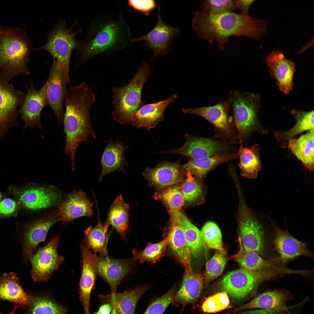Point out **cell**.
<instances>
[{
    "mask_svg": "<svg viewBox=\"0 0 314 314\" xmlns=\"http://www.w3.org/2000/svg\"><path fill=\"white\" fill-rule=\"evenodd\" d=\"M267 22L249 14L233 12L212 15L201 11L195 12L192 26L198 36L212 44L216 42L217 47L223 50L224 44L230 37L244 36L258 40L266 31Z\"/></svg>",
    "mask_w": 314,
    "mask_h": 314,
    "instance_id": "1",
    "label": "cell"
},
{
    "mask_svg": "<svg viewBox=\"0 0 314 314\" xmlns=\"http://www.w3.org/2000/svg\"><path fill=\"white\" fill-rule=\"evenodd\" d=\"M130 27L121 13H103L90 21L88 34L77 57L81 62L101 53L109 55L120 51L131 42Z\"/></svg>",
    "mask_w": 314,
    "mask_h": 314,
    "instance_id": "2",
    "label": "cell"
},
{
    "mask_svg": "<svg viewBox=\"0 0 314 314\" xmlns=\"http://www.w3.org/2000/svg\"><path fill=\"white\" fill-rule=\"evenodd\" d=\"M33 42L24 29L0 25V79L9 82L29 75L28 63Z\"/></svg>",
    "mask_w": 314,
    "mask_h": 314,
    "instance_id": "3",
    "label": "cell"
},
{
    "mask_svg": "<svg viewBox=\"0 0 314 314\" xmlns=\"http://www.w3.org/2000/svg\"><path fill=\"white\" fill-rule=\"evenodd\" d=\"M63 133L65 135L64 153L70 158L72 170H74L77 149L82 142L88 143L89 138H96L91 123V107L86 101L79 99L71 100L65 105Z\"/></svg>",
    "mask_w": 314,
    "mask_h": 314,
    "instance_id": "4",
    "label": "cell"
},
{
    "mask_svg": "<svg viewBox=\"0 0 314 314\" xmlns=\"http://www.w3.org/2000/svg\"><path fill=\"white\" fill-rule=\"evenodd\" d=\"M152 70L149 64L143 62L128 84L113 89L114 110L112 114L119 124H130L133 115L143 105L141 101L142 91Z\"/></svg>",
    "mask_w": 314,
    "mask_h": 314,
    "instance_id": "5",
    "label": "cell"
},
{
    "mask_svg": "<svg viewBox=\"0 0 314 314\" xmlns=\"http://www.w3.org/2000/svg\"><path fill=\"white\" fill-rule=\"evenodd\" d=\"M8 193L16 199L20 206L33 211L57 208L67 196L55 186L33 183L21 187L10 186Z\"/></svg>",
    "mask_w": 314,
    "mask_h": 314,
    "instance_id": "6",
    "label": "cell"
},
{
    "mask_svg": "<svg viewBox=\"0 0 314 314\" xmlns=\"http://www.w3.org/2000/svg\"><path fill=\"white\" fill-rule=\"evenodd\" d=\"M75 21L70 28L66 26L65 21L60 19L53 29L47 35L45 43L36 49L47 51L63 68L67 78L70 80L69 67L72 53L74 49L78 51L83 47V41L76 38V35L82 32L81 28L76 31H73L76 23Z\"/></svg>",
    "mask_w": 314,
    "mask_h": 314,
    "instance_id": "7",
    "label": "cell"
},
{
    "mask_svg": "<svg viewBox=\"0 0 314 314\" xmlns=\"http://www.w3.org/2000/svg\"><path fill=\"white\" fill-rule=\"evenodd\" d=\"M60 221L57 208L33 216L22 224L24 258L29 261L39 244L45 242L48 232L54 224Z\"/></svg>",
    "mask_w": 314,
    "mask_h": 314,
    "instance_id": "8",
    "label": "cell"
},
{
    "mask_svg": "<svg viewBox=\"0 0 314 314\" xmlns=\"http://www.w3.org/2000/svg\"><path fill=\"white\" fill-rule=\"evenodd\" d=\"M229 108L241 137L249 133L256 126L259 98L256 94L234 91L228 99Z\"/></svg>",
    "mask_w": 314,
    "mask_h": 314,
    "instance_id": "9",
    "label": "cell"
},
{
    "mask_svg": "<svg viewBox=\"0 0 314 314\" xmlns=\"http://www.w3.org/2000/svg\"><path fill=\"white\" fill-rule=\"evenodd\" d=\"M272 278L269 275L252 273L241 268L232 271L224 277L221 289L233 300L242 301L253 296L259 284Z\"/></svg>",
    "mask_w": 314,
    "mask_h": 314,
    "instance_id": "10",
    "label": "cell"
},
{
    "mask_svg": "<svg viewBox=\"0 0 314 314\" xmlns=\"http://www.w3.org/2000/svg\"><path fill=\"white\" fill-rule=\"evenodd\" d=\"M160 11L159 6L157 22L152 29L146 34L132 39L131 42L144 41V45L146 50L151 49L153 52L151 61L169 52L171 43L174 38L179 36L180 32L179 28L169 25L162 20Z\"/></svg>",
    "mask_w": 314,
    "mask_h": 314,
    "instance_id": "11",
    "label": "cell"
},
{
    "mask_svg": "<svg viewBox=\"0 0 314 314\" xmlns=\"http://www.w3.org/2000/svg\"><path fill=\"white\" fill-rule=\"evenodd\" d=\"M70 81L62 67L53 60L47 79L42 88L47 106L53 111L59 125L63 121V102L67 92V85Z\"/></svg>",
    "mask_w": 314,
    "mask_h": 314,
    "instance_id": "12",
    "label": "cell"
},
{
    "mask_svg": "<svg viewBox=\"0 0 314 314\" xmlns=\"http://www.w3.org/2000/svg\"><path fill=\"white\" fill-rule=\"evenodd\" d=\"M59 241L58 237L53 236L45 246L39 247L29 259L31 276L35 282L47 281L64 261V257L57 251Z\"/></svg>",
    "mask_w": 314,
    "mask_h": 314,
    "instance_id": "13",
    "label": "cell"
},
{
    "mask_svg": "<svg viewBox=\"0 0 314 314\" xmlns=\"http://www.w3.org/2000/svg\"><path fill=\"white\" fill-rule=\"evenodd\" d=\"M26 94L0 79V139L8 130L17 126L18 110Z\"/></svg>",
    "mask_w": 314,
    "mask_h": 314,
    "instance_id": "14",
    "label": "cell"
},
{
    "mask_svg": "<svg viewBox=\"0 0 314 314\" xmlns=\"http://www.w3.org/2000/svg\"><path fill=\"white\" fill-rule=\"evenodd\" d=\"M239 221L240 237L244 248L262 254L265 247L263 228L247 207L243 204Z\"/></svg>",
    "mask_w": 314,
    "mask_h": 314,
    "instance_id": "15",
    "label": "cell"
},
{
    "mask_svg": "<svg viewBox=\"0 0 314 314\" xmlns=\"http://www.w3.org/2000/svg\"><path fill=\"white\" fill-rule=\"evenodd\" d=\"M270 74L275 79L279 90L285 94L292 90L295 65L291 59L286 58L282 51L275 49L265 58Z\"/></svg>",
    "mask_w": 314,
    "mask_h": 314,
    "instance_id": "16",
    "label": "cell"
},
{
    "mask_svg": "<svg viewBox=\"0 0 314 314\" xmlns=\"http://www.w3.org/2000/svg\"><path fill=\"white\" fill-rule=\"evenodd\" d=\"M95 265L97 274L108 283L113 293L117 292L118 285L133 267L130 259H115L108 255L97 256L96 254Z\"/></svg>",
    "mask_w": 314,
    "mask_h": 314,
    "instance_id": "17",
    "label": "cell"
},
{
    "mask_svg": "<svg viewBox=\"0 0 314 314\" xmlns=\"http://www.w3.org/2000/svg\"><path fill=\"white\" fill-rule=\"evenodd\" d=\"M25 86L26 89L25 97L18 110L24 122L23 130L35 125L43 130L41 124V114L43 108L47 106L43 90L42 88L39 90L35 88L32 81L30 87L27 84Z\"/></svg>",
    "mask_w": 314,
    "mask_h": 314,
    "instance_id": "18",
    "label": "cell"
},
{
    "mask_svg": "<svg viewBox=\"0 0 314 314\" xmlns=\"http://www.w3.org/2000/svg\"><path fill=\"white\" fill-rule=\"evenodd\" d=\"M93 204L81 190H72L67 194L65 200L57 208L60 221L65 224L80 217H91L94 213Z\"/></svg>",
    "mask_w": 314,
    "mask_h": 314,
    "instance_id": "19",
    "label": "cell"
},
{
    "mask_svg": "<svg viewBox=\"0 0 314 314\" xmlns=\"http://www.w3.org/2000/svg\"><path fill=\"white\" fill-rule=\"evenodd\" d=\"M82 264L79 286V299L85 314L90 313L91 293L93 288L97 274L95 254H93L86 246L84 240L81 244Z\"/></svg>",
    "mask_w": 314,
    "mask_h": 314,
    "instance_id": "20",
    "label": "cell"
},
{
    "mask_svg": "<svg viewBox=\"0 0 314 314\" xmlns=\"http://www.w3.org/2000/svg\"><path fill=\"white\" fill-rule=\"evenodd\" d=\"M228 100L222 101L210 106L195 108H183L184 113H190L201 116L212 124L216 129L224 134H229L231 130L232 119L229 114Z\"/></svg>",
    "mask_w": 314,
    "mask_h": 314,
    "instance_id": "21",
    "label": "cell"
},
{
    "mask_svg": "<svg viewBox=\"0 0 314 314\" xmlns=\"http://www.w3.org/2000/svg\"><path fill=\"white\" fill-rule=\"evenodd\" d=\"M177 97V94H173L163 100L143 105L133 115L130 124L137 128L147 130L155 128L163 120L165 110Z\"/></svg>",
    "mask_w": 314,
    "mask_h": 314,
    "instance_id": "22",
    "label": "cell"
},
{
    "mask_svg": "<svg viewBox=\"0 0 314 314\" xmlns=\"http://www.w3.org/2000/svg\"><path fill=\"white\" fill-rule=\"evenodd\" d=\"M186 170L180 161H163L154 168L147 167L143 173L144 177L158 187H164L183 181Z\"/></svg>",
    "mask_w": 314,
    "mask_h": 314,
    "instance_id": "23",
    "label": "cell"
},
{
    "mask_svg": "<svg viewBox=\"0 0 314 314\" xmlns=\"http://www.w3.org/2000/svg\"><path fill=\"white\" fill-rule=\"evenodd\" d=\"M275 232L274 244L283 263L300 256L311 257V252L305 243L297 240L286 230L281 229L272 223Z\"/></svg>",
    "mask_w": 314,
    "mask_h": 314,
    "instance_id": "24",
    "label": "cell"
},
{
    "mask_svg": "<svg viewBox=\"0 0 314 314\" xmlns=\"http://www.w3.org/2000/svg\"><path fill=\"white\" fill-rule=\"evenodd\" d=\"M185 138V142L182 147L162 153L178 154L190 159L197 160L219 154L222 150L220 145L211 139L188 134H186Z\"/></svg>",
    "mask_w": 314,
    "mask_h": 314,
    "instance_id": "25",
    "label": "cell"
},
{
    "mask_svg": "<svg viewBox=\"0 0 314 314\" xmlns=\"http://www.w3.org/2000/svg\"><path fill=\"white\" fill-rule=\"evenodd\" d=\"M203 276L194 272L191 267L185 269L182 283L177 291L171 304L176 306L194 305L198 299L203 290Z\"/></svg>",
    "mask_w": 314,
    "mask_h": 314,
    "instance_id": "26",
    "label": "cell"
},
{
    "mask_svg": "<svg viewBox=\"0 0 314 314\" xmlns=\"http://www.w3.org/2000/svg\"><path fill=\"white\" fill-rule=\"evenodd\" d=\"M293 296L284 289H276L265 291L249 302L229 312L228 314L253 309H286V303L293 299Z\"/></svg>",
    "mask_w": 314,
    "mask_h": 314,
    "instance_id": "27",
    "label": "cell"
},
{
    "mask_svg": "<svg viewBox=\"0 0 314 314\" xmlns=\"http://www.w3.org/2000/svg\"><path fill=\"white\" fill-rule=\"evenodd\" d=\"M107 145L101 157L100 164L101 171L99 180L101 181L106 174L115 171L124 172V167L128 165L124 152L128 146L119 140L111 139L106 141Z\"/></svg>",
    "mask_w": 314,
    "mask_h": 314,
    "instance_id": "28",
    "label": "cell"
},
{
    "mask_svg": "<svg viewBox=\"0 0 314 314\" xmlns=\"http://www.w3.org/2000/svg\"><path fill=\"white\" fill-rule=\"evenodd\" d=\"M150 286L145 285L121 293L100 295L99 298L103 304L108 303L113 305L118 314H135L140 299Z\"/></svg>",
    "mask_w": 314,
    "mask_h": 314,
    "instance_id": "29",
    "label": "cell"
},
{
    "mask_svg": "<svg viewBox=\"0 0 314 314\" xmlns=\"http://www.w3.org/2000/svg\"><path fill=\"white\" fill-rule=\"evenodd\" d=\"M31 299V296L24 290L16 274L5 273L0 277V300L8 301L24 309Z\"/></svg>",
    "mask_w": 314,
    "mask_h": 314,
    "instance_id": "30",
    "label": "cell"
},
{
    "mask_svg": "<svg viewBox=\"0 0 314 314\" xmlns=\"http://www.w3.org/2000/svg\"><path fill=\"white\" fill-rule=\"evenodd\" d=\"M129 204L126 203L121 194L118 195L110 206L107 219L104 224L111 225L125 242L130 230L129 220Z\"/></svg>",
    "mask_w": 314,
    "mask_h": 314,
    "instance_id": "31",
    "label": "cell"
},
{
    "mask_svg": "<svg viewBox=\"0 0 314 314\" xmlns=\"http://www.w3.org/2000/svg\"><path fill=\"white\" fill-rule=\"evenodd\" d=\"M314 129L298 138H292L288 142V147L310 171L314 169Z\"/></svg>",
    "mask_w": 314,
    "mask_h": 314,
    "instance_id": "32",
    "label": "cell"
},
{
    "mask_svg": "<svg viewBox=\"0 0 314 314\" xmlns=\"http://www.w3.org/2000/svg\"><path fill=\"white\" fill-rule=\"evenodd\" d=\"M169 244L177 259L184 265L185 269L191 267V252L184 232L179 224L172 218Z\"/></svg>",
    "mask_w": 314,
    "mask_h": 314,
    "instance_id": "33",
    "label": "cell"
},
{
    "mask_svg": "<svg viewBox=\"0 0 314 314\" xmlns=\"http://www.w3.org/2000/svg\"><path fill=\"white\" fill-rule=\"evenodd\" d=\"M171 213L172 218L178 223L183 230L191 256L198 257L204 247L200 231L180 210Z\"/></svg>",
    "mask_w": 314,
    "mask_h": 314,
    "instance_id": "34",
    "label": "cell"
},
{
    "mask_svg": "<svg viewBox=\"0 0 314 314\" xmlns=\"http://www.w3.org/2000/svg\"><path fill=\"white\" fill-rule=\"evenodd\" d=\"M238 157L237 154H218L197 160L189 159L182 165L185 170H189L195 178H201L217 166Z\"/></svg>",
    "mask_w": 314,
    "mask_h": 314,
    "instance_id": "35",
    "label": "cell"
},
{
    "mask_svg": "<svg viewBox=\"0 0 314 314\" xmlns=\"http://www.w3.org/2000/svg\"><path fill=\"white\" fill-rule=\"evenodd\" d=\"M237 154L240 158L238 166L242 175L247 178H256L261 168L258 144L248 148L241 143Z\"/></svg>",
    "mask_w": 314,
    "mask_h": 314,
    "instance_id": "36",
    "label": "cell"
},
{
    "mask_svg": "<svg viewBox=\"0 0 314 314\" xmlns=\"http://www.w3.org/2000/svg\"><path fill=\"white\" fill-rule=\"evenodd\" d=\"M314 110L304 112L293 110L291 113L296 120L295 126L288 131L275 133L278 141L286 147L288 141L302 132L314 129Z\"/></svg>",
    "mask_w": 314,
    "mask_h": 314,
    "instance_id": "37",
    "label": "cell"
},
{
    "mask_svg": "<svg viewBox=\"0 0 314 314\" xmlns=\"http://www.w3.org/2000/svg\"><path fill=\"white\" fill-rule=\"evenodd\" d=\"M108 226L99 222L94 227L91 226L84 231L85 244L95 254L98 252L101 256L108 255L106 248V233Z\"/></svg>",
    "mask_w": 314,
    "mask_h": 314,
    "instance_id": "38",
    "label": "cell"
},
{
    "mask_svg": "<svg viewBox=\"0 0 314 314\" xmlns=\"http://www.w3.org/2000/svg\"><path fill=\"white\" fill-rule=\"evenodd\" d=\"M26 314H65L67 309L51 299L44 297H33L24 309Z\"/></svg>",
    "mask_w": 314,
    "mask_h": 314,
    "instance_id": "39",
    "label": "cell"
},
{
    "mask_svg": "<svg viewBox=\"0 0 314 314\" xmlns=\"http://www.w3.org/2000/svg\"><path fill=\"white\" fill-rule=\"evenodd\" d=\"M169 241V237L168 236L159 242L148 244L142 251L133 249V259L135 261L138 260L142 263H154L158 261L164 255Z\"/></svg>",
    "mask_w": 314,
    "mask_h": 314,
    "instance_id": "40",
    "label": "cell"
},
{
    "mask_svg": "<svg viewBox=\"0 0 314 314\" xmlns=\"http://www.w3.org/2000/svg\"><path fill=\"white\" fill-rule=\"evenodd\" d=\"M204 246L215 249L226 255L223 248L222 235L218 226L214 222H208L203 226L200 231Z\"/></svg>",
    "mask_w": 314,
    "mask_h": 314,
    "instance_id": "41",
    "label": "cell"
},
{
    "mask_svg": "<svg viewBox=\"0 0 314 314\" xmlns=\"http://www.w3.org/2000/svg\"><path fill=\"white\" fill-rule=\"evenodd\" d=\"M225 255L217 251L206 263L205 272L203 275L206 285L222 273L226 263Z\"/></svg>",
    "mask_w": 314,
    "mask_h": 314,
    "instance_id": "42",
    "label": "cell"
},
{
    "mask_svg": "<svg viewBox=\"0 0 314 314\" xmlns=\"http://www.w3.org/2000/svg\"><path fill=\"white\" fill-rule=\"evenodd\" d=\"M230 305L229 295L226 292L221 291L205 298L201 309L205 313H216L228 308Z\"/></svg>",
    "mask_w": 314,
    "mask_h": 314,
    "instance_id": "43",
    "label": "cell"
},
{
    "mask_svg": "<svg viewBox=\"0 0 314 314\" xmlns=\"http://www.w3.org/2000/svg\"><path fill=\"white\" fill-rule=\"evenodd\" d=\"M201 11L212 15L233 12L236 9L234 1L203 0L201 1Z\"/></svg>",
    "mask_w": 314,
    "mask_h": 314,
    "instance_id": "44",
    "label": "cell"
},
{
    "mask_svg": "<svg viewBox=\"0 0 314 314\" xmlns=\"http://www.w3.org/2000/svg\"><path fill=\"white\" fill-rule=\"evenodd\" d=\"M160 196L171 212L180 211L185 201L181 188L176 186L167 189L161 194Z\"/></svg>",
    "mask_w": 314,
    "mask_h": 314,
    "instance_id": "45",
    "label": "cell"
},
{
    "mask_svg": "<svg viewBox=\"0 0 314 314\" xmlns=\"http://www.w3.org/2000/svg\"><path fill=\"white\" fill-rule=\"evenodd\" d=\"M186 178L181 188L185 200L188 202H194L199 199L202 194L200 185L189 170H185Z\"/></svg>",
    "mask_w": 314,
    "mask_h": 314,
    "instance_id": "46",
    "label": "cell"
},
{
    "mask_svg": "<svg viewBox=\"0 0 314 314\" xmlns=\"http://www.w3.org/2000/svg\"><path fill=\"white\" fill-rule=\"evenodd\" d=\"M176 286L173 287L160 297L151 302L143 314H163L171 303L177 291Z\"/></svg>",
    "mask_w": 314,
    "mask_h": 314,
    "instance_id": "47",
    "label": "cell"
},
{
    "mask_svg": "<svg viewBox=\"0 0 314 314\" xmlns=\"http://www.w3.org/2000/svg\"><path fill=\"white\" fill-rule=\"evenodd\" d=\"M20 206L16 201L9 198L3 199L0 202V217L16 216Z\"/></svg>",
    "mask_w": 314,
    "mask_h": 314,
    "instance_id": "48",
    "label": "cell"
},
{
    "mask_svg": "<svg viewBox=\"0 0 314 314\" xmlns=\"http://www.w3.org/2000/svg\"><path fill=\"white\" fill-rule=\"evenodd\" d=\"M129 5L135 10L148 15L156 7V2L153 0H129Z\"/></svg>",
    "mask_w": 314,
    "mask_h": 314,
    "instance_id": "49",
    "label": "cell"
},
{
    "mask_svg": "<svg viewBox=\"0 0 314 314\" xmlns=\"http://www.w3.org/2000/svg\"><path fill=\"white\" fill-rule=\"evenodd\" d=\"M297 305L289 307L286 309H258L242 313L239 314H296L294 309Z\"/></svg>",
    "mask_w": 314,
    "mask_h": 314,
    "instance_id": "50",
    "label": "cell"
},
{
    "mask_svg": "<svg viewBox=\"0 0 314 314\" xmlns=\"http://www.w3.org/2000/svg\"><path fill=\"white\" fill-rule=\"evenodd\" d=\"M255 1V0H234L236 9H239L241 14H249V9Z\"/></svg>",
    "mask_w": 314,
    "mask_h": 314,
    "instance_id": "51",
    "label": "cell"
},
{
    "mask_svg": "<svg viewBox=\"0 0 314 314\" xmlns=\"http://www.w3.org/2000/svg\"><path fill=\"white\" fill-rule=\"evenodd\" d=\"M112 311L111 305L108 303L103 304L97 312V314H110Z\"/></svg>",
    "mask_w": 314,
    "mask_h": 314,
    "instance_id": "52",
    "label": "cell"
},
{
    "mask_svg": "<svg viewBox=\"0 0 314 314\" xmlns=\"http://www.w3.org/2000/svg\"><path fill=\"white\" fill-rule=\"evenodd\" d=\"M111 305L112 306V311L111 314H118L114 306Z\"/></svg>",
    "mask_w": 314,
    "mask_h": 314,
    "instance_id": "53",
    "label": "cell"
},
{
    "mask_svg": "<svg viewBox=\"0 0 314 314\" xmlns=\"http://www.w3.org/2000/svg\"><path fill=\"white\" fill-rule=\"evenodd\" d=\"M17 307L16 306H15V307H14V308L10 312V313H8V314H15L16 311V309H17ZM0 314H3L2 313H0Z\"/></svg>",
    "mask_w": 314,
    "mask_h": 314,
    "instance_id": "54",
    "label": "cell"
},
{
    "mask_svg": "<svg viewBox=\"0 0 314 314\" xmlns=\"http://www.w3.org/2000/svg\"><path fill=\"white\" fill-rule=\"evenodd\" d=\"M5 195V194L0 192V202L3 198Z\"/></svg>",
    "mask_w": 314,
    "mask_h": 314,
    "instance_id": "55",
    "label": "cell"
},
{
    "mask_svg": "<svg viewBox=\"0 0 314 314\" xmlns=\"http://www.w3.org/2000/svg\"><path fill=\"white\" fill-rule=\"evenodd\" d=\"M97 314V313H93V314Z\"/></svg>",
    "mask_w": 314,
    "mask_h": 314,
    "instance_id": "56",
    "label": "cell"
}]
</instances>
